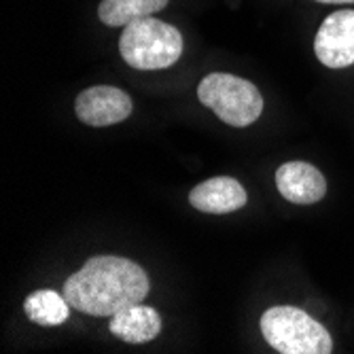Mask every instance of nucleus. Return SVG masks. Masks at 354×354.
<instances>
[{
	"label": "nucleus",
	"instance_id": "obj_1",
	"mask_svg": "<svg viewBox=\"0 0 354 354\" xmlns=\"http://www.w3.org/2000/svg\"><path fill=\"white\" fill-rule=\"evenodd\" d=\"M149 276L132 259L115 254L91 257L64 282V297L73 308L89 316H113L140 304L149 295Z\"/></svg>",
	"mask_w": 354,
	"mask_h": 354
},
{
	"label": "nucleus",
	"instance_id": "obj_2",
	"mask_svg": "<svg viewBox=\"0 0 354 354\" xmlns=\"http://www.w3.org/2000/svg\"><path fill=\"white\" fill-rule=\"evenodd\" d=\"M183 35L172 24L142 17L127 24L119 37V53L136 71H164L183 55Z\"/></svg>",
	"mask_w": 354,
	"mask_h": 354
},
{
	"label": "nucleus",
	"instance_id": "obj_3",
	"mask_svg": "<svg viewBox=\"0 0 354 354\" xmlns=\"http://www.w3.org/2000/svg\"><path fill=\"white\" fill-rule=\"evenodd\" d=\"M261 333L282 354H329L333 339L316 318L293 306H274L261 316Z\"/></svg>",
	"mask_w": 354,
	"mask_h": 354
},
{
	"label": "nucleus",
	"instance_id": "obj_4",
	"mask_svg": "<svg viewBox=\"0 0 354 354\" xmlns=\"http://www.w3.org/2000/svg\"><path fill=\"white\" fill-rule=\"evenodd\" d=\"M198 98L232 127L252 125L263 113V95L257 85L227 73L206 75L198 85Z\"/></svg>",
	"mask_w": 354,
	"mask_h": 354
},
{
	"label": "nucleus",
	"instance_id": "obj_5",
	"mask_svg": "<svg viewBox=\"0 0 354 354\" xmlns=\"http://www.w3.org/2000/svg\"><path fill=\"white\" fill-rule=\"evenodd\" d=\"M314 53L327 68H348L354 64V9L329 13L318 26Z\"/></svg>",
	"mask_w": 354,
	"mask_h": 354
},
{
	"label": "nucleus",
	"instance_id": "obj_6",
	"mask_svg": "<svg viewBox=\"0 0 354 354\" xmlns=\"http://www.w3.org/2000/svg\"><path fill=\"white\" fill-rule=\"evenodd\" d=\"M134 111L132 95L113 85H93L83 89L75 100L79 121L91 127H106L125 121Z\"/></svg>",
	"mask_w": 354,
	"mask_h": 354
},
{
	"label": "nucleus",
	"instance_id": "obj_7",
	"mask_svg": "<svg viewBox=\"0 0 354 354\" xmlns=\"http://www.w3.org/2000/svg\"><path fill=\"white\" fill-rule=\"evenodd\" d=\"M276 187L286 202L299 206L316 204L327 193V180L323 172L306 162L282 164L276 170Z\"/></svg>",
	"mask_w": 354,
	"mask_h": 354
},
{
	"label": "nucleus",
	"instance_id": "obj_8",
	"mask_svg": "<svg viewBox=\"0 0 354 354\" xmlns=\"http://www.w3.org/2000/svg\"><path fill=\"white\" fill-rule=\"evenodd\" d=\"M246 202V189L232 176L208 178L189 193V204L206 214H230L244 208Z\"/></svg>",
	"mask_w": 354,
	"mask_h": 354
},
{
	"label": "nucleus",
	"instance_id": "obj_9",
	"mask_svg": "<svg viewBox=\"0 0 354 354\" xmlns=\"http://www.w3.org/2000/svg\"><path fill=\"white\" fill-rule=\"evenodd\" d=\"M111 333L125 344L153 342L162 331V316L151 306L132 304L111 316Z\"/></svg>",
	"mask_w": 354,
	"mask_h": 354
},
{
	"label": "nucleus",
	"instance_id": "obj_10",
	"mask_svg": "<svg viewBox=\"0 0 354 354\" xmlns=\"http://www.w3.org/2000/svg\"><path fill=\"white\" fill-rule=\"evenodd\" d=\"M170 0H102L98 17L104 26L125 28L142 17H151L168 7Z\"/></svg>",
	"mask_w": 354,
	"mask_h": 354
},
{
	"label": "nucleus",
	"instance_id": "obj_11",
	"mask_svg": "<svg viewBox=\"0 0 354 354\" xmlns=\"http://www.w3.org/2000/svg\"><path fill=\"white\" fill-rule=\"evenodd\" d=\"M68 299L51 291V288H41V291L30 293L24 301L26 316L41 327H57L66 323L71 316Z\"/></svg>",
	"mask_w": 354,
	"mask_h": 354
},
{
	"label": "nucleus",
	"instance_id": "obj_12",
	"mask_svg": "<svg viewBox=\"0 0 354 354\" xmlns=\"http://www.w3.org/2000/svg\"><path fill=\"white\" fill-rule=\"evenodd\" d=\"M320 5H354V0H316Z\"/></svg>",
	"mask_w": 354,
	"mask_h": 354
}]
</instances>
